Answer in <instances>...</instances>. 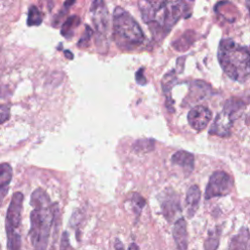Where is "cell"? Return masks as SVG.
I'll return each mask as SVG.
<instances>
[{
    "label": "cell",
    "instance_id": "2",
    "mask_svg": "<svg viewBox=\"0 0 250 250\" xmlns=\"http://www.w3.org/2000/svg\"><path fill=\"white\" fill-rule=\"evenodd\" d=\"M138 4L143 20L157 39L165 36L188 8L183 1H140Z\"/></svg>",
    "mask_w": 250,
    "mask_h": 250
},
{
    "label": "cell",
    "instance_id": "18",
    "mask_svg": "<svg viewBox=\"0 0 250 250\" xmlns=\"http://www.w3.org/2000/svg\"><path fill=\"white\" fill-rule=\"evenodd\" d=\"M195 40V33L192 30H187L180 38L173 42V48L177 51L183 52L189 48Z\"/></svg>",
    "mask_w": 250,
    "mask_h": 250
},
{
    "label": "cell",
    "instance_id": "19",
    "mask_svg": "<svg viewBox=\"0 0 250 250\" xmlns=\"http://www.w3.org/2000/svg\"><path fill=\"white\" fill-rule=\"evenodd\" d=\"M80 18L76 15H73L62 23V35H63L66 38H70L73 36L74 28L77 27L80 24Z\"/></svg>",
    "mask_w": 250,
    "mask_h": 250
},
{
    "label": "cell",
    "instance_id": "1",
    "mask_svg": "<svg viewBox=\"0 0 250 250\" xmlns=\"http://www.w3.org/2000/svg\"><path fill=\"white\" fill-rule=\"evenodd\" d=\"M32 211L30 213L29 237L34 250H47L51 229L59 219L58 203H53L42 188H36L30 197Z\"/></svg>",
    "mask_w": 250,
    "mask_h": 250
},
{
    "label": "cell",
    "instance_id": "14",
    "mask_svg": "<svg viewBox=\"0 0 250 250\" xmlns=\"http://www.w3.org/2000/svg\"><path fill=\"white\" fill-rule=\"evenodd\" d=\"M200 189L197 186L193 185L188 189L186 196V205L188 218H192L196 213L200 201Z\"/></svg>",
    "mask_w": 250,
    "mask_h": 250
},
{
    "label": "cell",
    "instance_id": "21",
    "mask_svg": "<svg viewBox=\"0 0 250 250\" xmlns=\"http://www.w3.org/2000/svg\"><path fill=\"white\" fill-rule=\"evenodd\" d=\"M130 201H131V204H132L133 211H134V213L136 215V218H137L136 221H138V219H139V217L142 213V210L146 205V200L142 195L135 192L131 195Z\"/></svg>",
    "mask_w": 250,
    "mask_h": 250
},
{
    "label": "cell",
    "instance_id": "7",
    "mask_svg": "<svg viewBox=\"0 0 250 250\" xmlns=\"http://www.w3.org/2000/svg\"><path fill=\"white\" fill-rule=\"evenodd\" d=\"M159 202L163 217L168 223H172L175 218L182 213L181 200L179 195L171 188L165 189L159 196Z\"/></svg>",
    "mask_w": 250,
    "mask_h": 250
},
{
    "label": "cell",
    "instance_id": "22",
    "mask_svg": "<svg viewBox=\"0 0 250 250\" xmlns=\"http://www.w3.org/2000/svg\"><path fill=\"white\" fill-rule=\"evenodd\" d=\"M176 79H177V76H176V73L174 70H171L167 74L164 75V77L162 79V88H163V91L165 94H167L171 90Z\"/></svg>",
    "mask_w": 250,
    "mask_h": 250
},
{
    "label": "cell",
    "instance_id": "24",
    "mask_svg": "<svg viewBox=\"0 0 250 250\" xmlns=\"http://www.w3.org/2000/svg\"><path fill=\"white\" fill-rule=\"evenodd\" d=\"M60 250H73L70 242H69V235L67 231H63L61 238Z\"/></svg>",
    "mask_w": 250,
    "mask_h": 250
},
{
    "label": "cell",
    "instance_id": "13",
    "mask_svg": "<svg viewBox=\"0 0 250 250\" xmlns=\"http://www.w3.org/2000/svg\"><path fill=\"white\" fill-rule=\"evenodd\" d=\"M13 177V169L8 163H1L0 164V207L4 198L6 197L9 186L11 184Z\"/></svg>",
    "mask_w": 250,
    "mask_h": 250
},
{
    "label": "cell",
    "instance_id": "27",
    "mask_svg": "<svg viewBox=\"0 0 250 250\" xmlns=\"http://www.w3.org/2000/svg\"><path fill=\"white\" fill-rule=\"evenodd\" d=\"M136 80L141 85H145L146 83V78L144 76V69L143 68H140L138 70V72L136 73Z\"/></svg>",
    "mask_w": 250,
    "mask_h": 250
},
{
    "label": "cell",
    "instance_id": "8",
    "mask_svg": "<svg viewBox=\"0 0 250 250\" xmlns=\"http://www.w3.org/2000/svg\"><path fill=\"white\" fill-rule=\"evenodd\" d=\"M91 17L94 22L95 29L99 35L104 36L108 31V23H109V17L108 11L104 1H93L91 4Z\"/></svg>",
    "mask_w": 250,
    "mask_h": 250
},
{
    "label": "cell",
    "instance_id": "12",
    "mask_svg": "<svg viewBox=\"0 0 250 250\" xmlns=\"http://www.w3.org/2000/svg\"><path fill=\"white\" fill-rule=\"evenodd\" d=\"M173 165L181 167L188 175H189L194 169V157L190 152L186 150H179L175 152L171 157Z\"/></svg>",
    "mask_w": 250,
    "mask_h": 250
},
{
    "label": "cell",
    "instance_id": "26",
    "mask_svg": "<svg viewBox=\"0 0 250 250\" xmlns=\"http://www.w3.org/2000/svg\"><path fill=\"white\" fill-rule=\"evenodd\" d=\"M10 118V107L5 104L0 105V124H3Z\"/></svg>",
    "mask_w": 250,
    "mask_h": 250
},
{
    "label": "cell",
    "instance_id": "15",
    "mask_svg": "<svg viewBox=\"0 0 250 250\" xmlns=\"http://www.w3.org/2000/svg\"><path fill=\"white\" fill-rule=\"evenodd\" d=\"M228 250H249V230L247 227H242L229 241Z\"/></svg>",
    "mask_w": 250,
    "mask_h": 250
},
{
    "label": "cell",
    "instance_id": "6",
    "mask_svg": "<svg viewBox=\"0 0 250 250\" xmlns=\"http://www.w3.org/2000/svg\"><path fill=\"white\" fill-rule=\"evenodd\" d=\"M233 188L231 177L224 171L214 172L208 181L205 189V199L221 197L229 194Z\"/></svg>",
    "mask_w": 250,
    "mask_h": 250
},
{
    "label": "cell",
    "instance_id": "25",
    "mask_svg": "<svg viewBox=\"0 0 250 250\" xmlns=\"http://www.w3.org/2000/svg\"><path fill=\"white\" fill-rule=\"evenodd\" d=\"M114 250H125L122 241L118 237L115 238V240H114ZM127 250H140V249H139V246L137 245L136 242H131L129 244Z\"/></svg>",
    "mask_w": 250,
    "mask_h": 250
},
{
    "label": "cell",
    "instance_id": "10",
    "mask_svg": "<svg viewBox=\"0 0 250 250\" xmlns=\"http://www.w3.org/2000/svg\"><path fill=\"white\" fill-rule=\"evenodd\" d=\"M234 120L235 119L230 114H229L225 110H222L215 117L209 129V133L211 135H216L219 137H228L230 134L232 123Z\"/></svg>",
    "mask_w": 250,
    "mask_h": 250
},
{
    "label": "cell",
    "instance_id": "3",
    "mask_svg": "<svg viewBox=\"0 0 250 250\" xmlns=\"http://www.w3.org/2000/svg\"><path fill=\"white\" fill-rule=\"evenodd\" d=\"M218 60L224 72L232 80L243 83L249 77V50L229 38L222 39Z\"/></svg>",
    "mask_w": 250,
    "mask_h": 250
},
{
    "label": "cell",
    "instance_id": "23",
    "mask_svg": "<svg viewBox=\"0 0 250 250\" xmlns=\"http://www.w3.org/2000/svg\"><path fill=\"white\" fill-rule=\"evenodd\" d=\"M92 35H93V30H92V28H91L89 25H86L85 31H84L83 35L81 36L80 40L78 41L77 45H78L79 47H81V48L88 46L89 41H90V38L92 37Z\"/></svg>",
    "mask_w": 250,
    "mask_h": 250
},
{
    "label": "cell",
    "instance_id": "20",
    "mask_svg": "<svg viewBox=\"0 0 250 250\" xmlns=\"http://www.w3.org/2000/svg\"><path fill=\"white\" fill-rule=\"evenodd\" d=\"M43 21V14L41 11L34 5L30 6L28 9V14H27V25L28 26H34V25H39Z\"/></svg>",
    "mask_w": 250,
    "mask_h": 250
},
{
    "label": "cell",
    "instance_id": "16",
    "mask_svg": "<svg viewBox=\"0 0 250 250\" xmlns=\"http://www.w3.org/2000/svg\"><path fill=\"white\" fill-rule=\"evenodd\" d=\"M223 228L222 226H215L213 229H209L207 237L205 238L203 244V250H217L220 244L221 235Z\"/></svg>",
    "mask_w": 250,
    "mask_h": 250
},
{
    "label": "cell",
    "instance_id": "9",
    "mask_svg": "<svg viewBox=\"0 0 250 250\" xmlns=\"http://www.w3.org/2000/svg\"><path fill=\"white\" fill-rule=\"evenodd\" d=\"M212 118L211 110L204 105H196L188 114V121L192 129L202 131L207 127Z\"/></svg>",
    "mask_w": 250,
    "mask_h": 250
},
{
    "label": "cell",
    "instance_id": "17",
    "mask_svg": "<svg viewBox=\"0 0 250 250\" xmlns=\"http://www.w3.org/2000/svg\"><path fill=\"white\" fill-rule=\"evenodd\" d=\"M244 107H245V104L243 103V101L237 98H230L226 102L223 110L227 111L234 119H236L241 115V113L244 110Z\"/></svg>",
    "mask_w": 250,
    "mask_h": 250
},
{
    "label": "cell",
    "instance_id": "5",
    "mask_svg": "<svg viewBox=\"0 0 250 250\" xmlns=\"http://www.w3.org/2000/svg\"><path fill=\"white\" fill-rule=\"evenodd\" d=\"M22 203L23 194L20 191L15 192L10 201L5 220L8 250H22L21 236L19 231L21 222Z\"/></svg>",
    "mask_w": 250,
    "mask_h": 250
},
{
    "label": "cell",
    "instance_id": "11",
    "mask_svg": "<svg viewBox=\"0 0 250 250\" xmlns=\"http://www.w3.org/2000/svg\"><path fill=\"white\" fill-rule=\"evenodd\" d=\"M172 235L177 246V250H188V228L184 218H178L173 226Z\"/></svg>",
    "mask_w": 250,
    "mask_h": 250
},
{
    "label": "cell",
    "instance_id": "4",
    "mask_svg": "<svg viewBox=\"0 0 250 250\" xmlns=\"http://www.w3.org/2000/svg\"><path fill=\"white\" fill-rule=\"evenodd\" d=\"M112 38L122 50L131 51L145 41V34L138 21L123 8L116 7L112 16Z\"/></svg>",
    "mask_w": 250,
    "mask_h": 250
}]
</instances>
